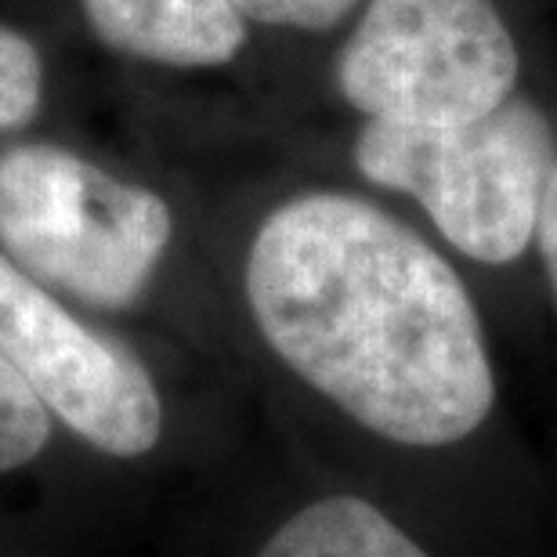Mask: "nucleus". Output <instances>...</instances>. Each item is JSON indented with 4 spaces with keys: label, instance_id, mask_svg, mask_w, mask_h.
<instances>
[{
    "label": "nucleus",
    "instance_id": "obj_5",
    "mask_svg": "<svg viewBox=\"0 0 557 557\" xmlns=\"http://www.w3.org/2000/svg\"><path fill=\"white\" fill-rule=\"evenodd\" d=\"M0 351L44 413L91 449L138 460L163 438V395L127 344L87 326L0 253Z\"/></svg>",
    "mask_w": 557,
    "mask_h": 557
},
{
    "label": "nucleus",
    "instance_id": "obj_11",
    "mask_svg": "<svg viewBox=\"0 0 557 557\" xmlns=\"http://www.w3.org/2000/svg\"><path fill=\"white\" fill-rule=\"evenodd\" d=\"M540 258H543V272H547L550 294H554V308H557V163L547 177V193H543L540 203V221H536V239Z\"/></svg>",
    "mask_w": 557,
    "mask_h": 557
},
{
    "label": "nucleus",
    "instance_id": "obj_4",
    "mask_svg": "<svg viewBox=\"0 0 557 557\" xmlns=\"http://www.w3.org/2000/svg\"><path fill=\"white\" fill-rule=\"evenodd\" d=\"M341 95L370 120L463 124L518 87V44L496 0H373L337 65Z\"/></svg>",
    "mask_w": 557,
    "mask_h": 557
},
{
    "label": "nucleus",
    "instance_id": "obj_10",
    "mask_svg": "<svg viewBox=\"0 0 557 557\" xmlns=\"http://www.w3.org/2000/svg\"><path fill=\"white\" fill-rule=\"evenodd\" d=\"M243 18L294 29H330L348 15L355 0H232Z\"/></svg>",
    "mask_w": 557,
    "mask_h": 557
},
{
    "label": "nucleus",
    "instance_id": "obj_2",
    "mask_svg": "<svg viewBox=\"0 0 557 557\" xmlns=\"http://www.w3.org/2000/svg\"><path fill=\"white\" fill-rule=\"evenodd\" d=\"M554 163L550 120L518 91L463 124L366 120L355 138L362 177L417 199L445 243L482 264H510L532 247Z\"/></svg>",
    "mask_w": 557,
    "mask_h": 557
},
{
    "label": "nucleus",
    "instance_id": "obj_6",
    "mask_svg": "<svg viewBox=\"0 0 557 557\" xmlns=\"http://www.w3.org/2000/svg\"><path fill=\"white\" fill-rule=\"evenodd\" d=\"M95 37L131 59L207 70L247 44V18L232 0H81Z\"/></svg>",
    "mask_w": 557,
    "mask_h": 557
},
{
    "label": "nucleus",
    "instance_id": "obj_8",
    "mask_svg": "<svg viewBox=\"0 0 557 557\" xmlns=\"http://www.w3.org/2000/svg\"><path fill=\"white\" fill-rule=\"evenodd\" d=\"M51 442V417L0 351V474L33 463Z\"/></svg>",
    "mask_w": 557,
    "mask_h": 557
},
{
    "label": "nucleus",
    "instance_id": "obj_9",
    "mask_svg": "<svg viewBox=\"0 0 557 557\" xmlns=\"http://www.w3.org/2000/svg\"><path fill=\"white\" fill-rule=\"evenodd\" d=\"M44 65L22 33L0 26V131L29 124L40 106Z\"/></svg>",
    "mask_w": 557,
    "mask_h": 557
},
{
    "label": "nucleus",
    "instance_id": "obj_3",
    "mask_svg": "<svg viewBox=\"0 0 557 557\" xmlns=\"http://www.w3.org/2000/svg\"><path fill=\"white\" fill-rule=\"evenodd\" d=\"M171 236V207L152 188L59 145L0 152V253L44 289L127 308L145 294Z\"/></svg>",
    "mask_w": 557,
    "mask_h": 557
},
{
    "label": "nucleus",
    "instance_id": "obj_7",
    "mask_svg": "<svg viewBox=\"0 0 557 557\" xmlns=\"http://www.w3.org/2000/svg\"><path fill=\"white\" fill-rule=\"evenodd\" d=\"M258 557H431V550L366 496H319L294 510Z\"/></svg>",
    "mask_w": 557,
    "mask_h": 557
},
{
    "label": "nucleus",
    "instance_id": "obj_1",
    "mask_svg": "<svg viewBox=\"0 0 557 557\" xmlns=\"http://www.w3.org/2000/svg\"><path fill=\"white\" fill-rule=\"evenodd\" d=\"M247 305L297 381L395 445H456L496 406L471 289L428 239L359 196L275 207L247 253Z\"/></svg>",
    "mask_w": 557,
    "mask_h": 557
}]
</instances>
